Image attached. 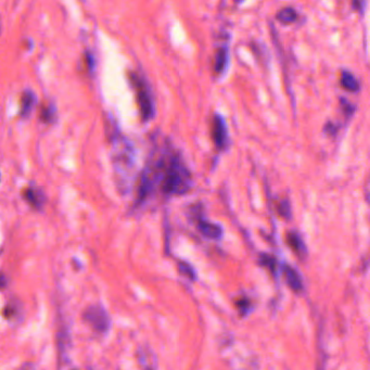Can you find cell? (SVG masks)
Instances as JSON below:
<instances>
[{"mask_svg":"<svg viewBox=\"0 0 370 370\" xmlns=\"http://www.w3.org/2000/svg\"><path fill=\"white\" fill-rule=\"evenodd\" d=\"M194 177L180 151L169 139L155 143L139 177L137 204L155 197L171 199L188 194Z\"/></svg>","mask_w":370,"mask_h":370,"instance_id":"6da1fadb","label":"cell"},{"mask_svg":"<svg viewBox=\"0 0 370 370\" xmlns=\"http://www.w3.org/2000/svg\"><path fill=\"white\" fill-rule=\"evenodd\" d=\"M129 82L135 90L136 101L138 104L141 120L143 122L150 121L155 113V99L150 87L145 80H143V76L135 72L129 73Z\"/></svg>","mask_w":370,"mask_h":370,"instance_id":"7a4b0ae2","label":"cell"},{"mask_svg":"<svg viewBox=\"0 0 370 370\" xmlns=\"http://www.w3.org/2000/svg\"><path fill=\"white\" fill-rule=\"evenodd\" d=\"M84 320L92 327L94 332L106 334L109 330L111 320L107 311L100 305H92L84 313Z\"/></svg>","mask_w":370,"mask_h":370,"instance_id":"3957f363","label":"cell"},{"mask_svg":"<svg viewBox=\"0 0 370 370\" xmlns=\"http://www.w3.org/2000/svg\"><path fill=\"white\" fill-rule=\"evenodd\" d=\"M211 135L216 149L220 151L227 150L230 145L229 133L224 116L215 113L211 123Z\"/></svg>","mask_w":370,"mask_h":370,"instance_id":"277c9868","label":"cell"},{"mask_svg":"<svg viewBox=\"0 0 370 370\" xmlns=\"http://www.w3.org/2000/svg\"><path fill=\"white\" fill-rule=\"evenodd\" d=\"M229 47L227 44L220 45V48L216 49L214 55L213 71L215 74L220 76L227 70L229 66Z\"/></svg>","mask_w":370,"mask_h":370,"instance_id":"5b68a950","label":"cell"},{"mask_svg":"<svg viewBox=\"0 0 370 370\" xmlns=\"http://www.w3.org/2000/svg\"><path fill=\"white\" fill-rule=\"evenodd\" d=\"M197 228L208 239L218 240L223 236V228L218 224L211 223L208 220L201 218L200 216H198L197 220Z\"/></svg>","mask_w":370,"mask_h":370,"instance_id":"8992f818","label":"cell"},{"mask_svg":"<svg viewBox=\"0 0 370 370\" xmlns=\"http://www.w3.org/2000/svg\"><path fill=\"white\" fill-rule=\"evenodd\" d=\"M283 275L285 277V283L290 287V289H292L295 292L302 290V279L299 276V273H297L295 269L288 266V265H285L283 267Z\"/></svg>","mask_w":370,"mask_h":370,"instance_id":"52a82bcc","label":"cell"},{"mask_svg":"<svg viewBox=\"0 0 370 370\" xmlns=\"http://www.w3.org/2000/svg\"><path fill=\"white\" fill-rule=\"evenodd\" d=\"M340 84L342 88L348 92H358L361 90V83L357 80L353 73L343 70L340 76Z\"/></svg>","mask_w":370,"mask_h":370,"instance_id":"ba28073f","label":"cell"},{"mask_svg":"<svg viewBox=\"0 0 370 370\" xmlns=\"http://www.w3.org/2000/svg\"><path fill=\"white\" fill-rule=\"evenodd\" d=\"M139 364L143 370H155L157 368V360L155 354L147 348H143L137 353Z\"/></svg>","mask_w":370,"mask_h":370,"instance_id":"9c48e42d","label":"cell"},{"mask_svg":"<svg viewBox=\"0 0 370 370\" xmlns=\"http://www.w3.org/2000/svg\"><path fill=\"white\" fill-rule=\"evenodd\" d=\"M23 197H24L27 204L34 208H41L45 202L44 194L37 188H31L29 187V188L25 189L24 192H23Z\"/></svg>","mask_w":370,"mask_h":370,"instance_id":"30bf717a","label":"cell"},{"mask_svg":"<svg viewBox=\"0 0 370 370\" xmlns=\"http://www.w3.org/2000/svg\"><path fill=\"white\" fill-rule=\"evenodd\" d=\"M298 13L292 7L281 8L275 15V19L283 25H289L294 23L298 20Z\"/></svg>","mask_w":370,"mask_h":370,"instance_id":"8fae6325","label":"cell"},{"mask_svg":"<svg viewBox=\"0 0 370 370\" xmlns=\"http://www.w3.org/2000/svg\"><path fill=\"white\" fill-rule=\"evenodd\" d=\"M35 100V94L31 92V90H25L23 92L22 96H21V100H20V115L22 118L29 115V112H31V108L34 106Z\"/></svg>","mask_w":370,"mask_h":370,"instance_id":"7c38bea8","label":"cell"},{"mask_svg":"<svg viewBox=\"0 0 370 370\" xmlns=\"http://www.w3.org/2000/svg\"><path fill=\"white\" fill-rule=\"evenodd\" d=\"M287 243L299 255H306V248H305L304 242L301 239L298 232H288V235H287Z\"/></svg>","mask_w":370,"mask_h":370,"instance_id":"4fadbf2b","label":"cell"},{"mask_svg":"<svg viewBox=\"0 0 370 370\" xmlns=\"http://www.w3.org/2000/svg\"><path fill=\"white\" fill-rule=\"evenodd\" d=\"M277 212L281 218L285 220H290L292 212H291V204L287 199H283L277 206Z\"/></svg>","mask_w":370,"mask_h":370,"instance_id":"5bb4252c","label":"cell"},{"mask_svg":"<svg viewBox=\"0 0 370 370\" xmlns=\"http://www.w3.org/2000/svg\"><path fill=\"white\" fill-rule=\"evenodd\" d=\"M55 115H56V110H55L52 104L49 106H43L41 109V119L45 122V123H51L54 121Z\"/></svg>","mask_w":370,"mask_h":370,"instance_id":"9a60e30c","label":"cell"},{"mask_svg":"<svg viewBox=\"0 0 370 370\" xmlns=\"http://www.w3.org/2000/svg\"><path fill=\"white\" fill-rule=\"evenodd\" d=\"M178 271L179 273L184 275V276H186L187 278H196V273H194V269H192L189 264L180 262V263H178Z\"/></svg>","mask_w":370,"mask_h":370,"instance_id":"2e32d148","label":"cell"},{"mask_svg":"<svg viewBox=\"0 0 370 370\" xmlns=\"http://www.w3.org/2000/svg\"><path fill=\"white\" fill-rule=\"evenodd\" d=\"M340 107H341L343 113L348 116L353 115L354 112H355V106L352 104L351 102L348 101L346 98H341L340 99Z\"/></svg>","mask_w":370,"mask_h":370,"instance_id":"e0dca14e","label":"cell"},{"mask_svg":"<svg viewBox=\"0 0 370 370\" xmlns=\"http://www.w3.org/2000/svg\"><path fill=\"white\" fill-rule=\"evenodd\" d=\"M261 264L263 265V266L271 269V271H273V269H275V266H276V261H275V259L271 257V255H262Z\"/></svg>","mask_w":370,"mask_h":370,"instance_id":"ac0fdd59","label":"cell"},{"mask_svg":"<svg viewBox=\"0 0 370 370\" xmlns=\"http://www.w3.org/2000/svg\"><path fill=\"white\" fill-rule=\"evenodd\" d=\"M338 126L336 124L332 123V122H327L326 125L324 127V131L327 135L336 136L338 133Z\"/></svg>","mask_w":370,"mask_h":370,"instance_id":"d6986e66","label":"cell"},{"mask_svg":"<svg viewBox=\"0 0 370 370\" xmlns=\"http://www.w3.org/2000/svg\"><path fill=\"white\" fill-rule=\"evenodd\" d=\"M7 277H6L3 273H0V289L6 288V285H7Z\"/></svg>","mask_w":370,"mask_h":370,"instance_id":"ffe728a7","label":"cell"},{"mask_svg":"<svg viewBox=\"0 0 370 370\" xmlns=\"http://www.w3.org/2000/svg\"><path fill=\"white\" fill-rule=\"evenodd\" d=\"M87 63L90 69H92V66H94V59H92V55L90 54L87 55Z\"/></svg>","mask_w":370,"mask_h":370,"instance_id":"44dd1931","label":"cell"}]
</instances>
